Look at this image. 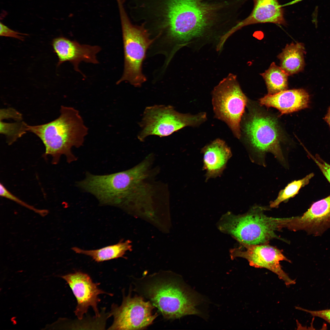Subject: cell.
Instances as JSON below:
<instances>
[{
	"instance_id": "6da1fadb",
	"label": "cell",
	"mask_w": 330,
	"mask_h": 330,
	"mask_svg": "<svg viewBox=\"0 0 330 330\" xmlns=\"http://www.w3.org/2000/svg\"><path fill=\"white\" fill-rule=\"evenodd\" d=\"M140 292L156 307L164 317L175 319L201 314L198 306L203 299L172 273H156L141 282Z\"/></svg>"
},
{
	"instance_id": "7a4b0ae2",
	"label": "cell",
	"mask_w": 330,
	"mask_h": 330,
	"mask_svg": "<svg viewBox=\"0 0 330 330\" xmlns=\"http://www.w3.org/2000/svg\"><path fill=\"white\" fill-rule=\"evenodd\" d=\"M27 130L41 140L45 148L43 156H51L53 164L57 163L63 155L68 163L76 160L72 148L82 146L88 132L79 111L64 106H61L60 115L57 119L43 124L28 125Z\"/></svg>"
},
{
	"instance_id": "3957f363",
	"label": "cell",
	"mask_w": 330,
	"mask_h": 330,
	"mask_svg": "<svg viewBox=\"0 0 330 330\" xmlns=\"http://www.w3.org/2000/svg\"><path fill=\"white\" fill-rule=\"evenodd\" d=\"M264 208L254 207L247 213L236 215L228 212L223 215L218 224L222 232L230 235L240 245L268 244L271 239L281 240L276 232L287 228L292 217L275 218L263 213Z\"/></svg>"
},
{
	"instance_id": "277c9868",
	"label": "cell",
	"mask_w": 330,
	"mask_h": 330,
	"mask_svg": "<svg viewBox=\"0 0 330 330\" xmlns=\"http://www.w3.org/2000/svg\"><path fill=\"white\" fill-rule=\"evenodd\" d=\"M147 168L142 163L128 170L99 175L87 172L76 186L90 193L100 204L116 205L124 202L138 188L147 175Z\"/></svg>"
},
{
	"instance_id": "5b68a950",
	"label": "cell",
	"mask_w": 330,
	"mask_h": 330,
	"mask_svg": "<svg viewBox=\"0 0 330 330\" xmlns=\"http://www.w3.org/2000/svg\"><path fill=\"white\" fill-rule=\"evenodd\" d=\"M117 2L122 30L124 66L122 75L116 83L125 81L140 87L146 81L142 72V64L153 40L142 26L133 24L130 21L124 7V1Z\"/></svg>"
},
{
	"instance_id": "8992f818",
	"label": "cell",
	"mask_w": 330,
	"mask_h": 330,
	"mask_svg": "<svg viewBox=\"0 0 330 330\" xmlns=\"http://www.w3.org/2000/svg\"><path fill=\"white\" fill-rule=\"evenodd\" d=\"M207 120L205 112L193 115L180 113L170 105L149 106L145 109L139 123L141 130L138 138L143 141L151 135L168 136L186 127H198Z\"/></svg>"
},
{
	"instance_id": "52a82bcc",
	"label": "cell",
	"mask_w": 330,
	"mask_h": 330,
	"mask_svg": "<svg viewBox=\"0 0 330 330\" xmlns=\"http://www.w3.org/2000/svg\"><path fill=\"white\" fill-rule=\"evenodd\" d=\"M247 101L236 76L232 74L222 80L212 93L215 117L225 122L238 139L241 137V121Z\"/></svg>"
},
{
	"instance_id": "ba28073f",
	"label": "cell",
	"mask_w": 330,
	"mask_h": 330,
	"mask_svg": "<svg viewBox=\"0 0 330 330\" xmlns=\"http://www.w3.org/2000/svg\"><path fill=\"white\" fill-rule=\"evenodd\" d=\"M240 129L244 138L259 157L270 152L284 163L280 145V132L273 117L260 112L250 113L243 117Z\"/></svg>"
},
{
	"instance_id": "9c48e42d",
	"label": "cell",
	"mask_w": 330,
	"mask_h": 330,
	"mask_svg": "<svg viewBox=\"0 0 330 330\" xmlns=\"http://www.w3.org/2000/svg\"><path fill=\"white\" fill-rule=\"evenodd\" d=\"M154 308L150 301H145L141 296L131 297L130 292L127 296H123L120 306H112L110 315L113 317L114 321L108 329H144L158 315L152 313Z\"/></svg>"
},
{
	"instance_id": "30bf717a",
	"label": "cell",
	"mask_w": 330,
	"mask_h": 330,
	"mask_svg": "<svg viewBox=\"0 0 330 330\" xmlns=\"http://www.w3.org/2000/svg\"><path fill=\"white\" fill-rule=\"evenodd\" d=\"M232 259L241 257L246 259L250 266L256 268H265L276 274L287 286L293 284L295 281L283 270L280 262L291 261L283 254L281 250L267 244L256 245H240L230 251Z\"/></svg>"
},
{
	"instance_id": "8fae6325",
	"label": "cell",
	"mask_w": 330,
	"mask_h": 330,
	"mask_svg": "<svg viewBox=\"0 0 330 330\" xmlns=\"http://www.w3.org/2000/svg\"><path fill=\"white\" fill-rule=\"evenodd\" d=\"M68 284L76 297L77 304L75 313L81 319L91 306L97 317L100 316L97 303L100 301L99 295L105 292L98 287V284L94 283L87 274L77 272L62 277Z\"/></svg>"
},
{
	"instance_id": "7c38bea8",
	"label": "cell",
	"mask_w": 330,
	"mask_h": 330,
	"mask_svg": "<svg viewBox=\"0 0 330 330\" xmlns=\"http://www.w3.org/2000/svg\"><path fill=\"white\" fill-rule=\"evenodd\" d=\"M287 228L303 230L315 236L322 235L330 228V195L313 203L302 215L293 217Z\"/></svg>"
},
{
	"instance_id": "4fadbf2b",
	"label": "cell",
	"mask_w": 330,
	"mask_h": 330,
	"mask_svg": "<svg viewBox=\"0 0 330 330\" xmlns=\"http://www.w3.org/2000/svg\"><path fill=\"white\" fill-rule=\"evenodd\" d=\"M54 52L58 59L57 66L68 61L73 65L75 70L85 76L79 69L80 63L83 61L94 64L99 63L97 55L101 50L98 46L82 44L64 37L54 38L52 42Z\"/></svg>"
},
{
	"instance_id": "5bb4252c",
	"label": "cell",
	"mask_w": 330,
	"mask_h": 330,
	"mask_svg": "<svg viewBox=\"0 0 330 330\" xmlns=\"http://www.w3.org/2000/svg\"><path fill=\"white\" fill-rule=\"evenodd\" d=\"M310 96L302 89L285 90L273 94H268L260 99V104L277 108L281 115L289 113L308 108Z\"/></svg>"
},
{
	"instance_id": "9a60e30c",
	"label": "cell",
	"mask_w": 330,
	"mask_h": 330,
	"mask_svg": "<svg viewBox=\"0 0 330 330\" xmlns=\"http://www.w3.org/2000/svg\"><path fill=\"white\" fill-rule=\"evenodd\" d=\"M203 168L206 170L207 179L219 176L225 168L232 156L230 148L223 140L217 138L202 149Z\"/></svg>"
},
{
	"instance_id": "2e32d148",
	"label": "cell",
	"mask_w": 330,
	"mask_h": 330,
	"mask_svg": "<svg viewBox=\"0 0 330 330\" xmlns=\"http://www.w3.org/2000/svg\"><path fill=\"white\" fill-rule=\"evenodd\" d=\"M254 7L249 16L237 26H244L258 23H271L285 25L284 10L277 0H252Z\"/></svg>"
},
{
	"instance_id": "e0dca14e",
	"label": "cell",
	"mask_w": 330,
	"mask_h": 330,
	"mask_svg": "<svg viewBox=\"0 0 330 330\" xmlns=\"http://www.w3.org/2000/svg\"><path fill=\"white\" fill-rule=\"evenodd\" d=\"M305 51L303 44L292 42L287 44L278 55L280 67L288 76L303 70L305 66Z\"/></svg>"
},
{
	"instance_id": "ac0fdd59",
	"label": "cell",
	"mask_w": 330,
	"mask_h": 330,
	"mask_svg": "<svg viewBox=\"0 0 330 330\" xmlns=\"http://www.w3.org/2000/svg\"><path fill=\"white\" fill-rule=\"evenodd\" d=\"M72 249L76 253L89 256L100 262L122 257L126 252L131 249V242L127 240L95 250H84L77 247Z\"/></svg>"
},
{
	"instance_id": "d6986e66",
	"label": "cell",
	"mask_w": 330,
	"mask_h": 330,
	"mask_svg": "<svg viewBox=\"0 0 330 330\" xmlns=\"http://www.w3.org/2000/svg\"><path fill=\"white\" fill-rule=\"evenodd\" d=\"M260 75L265 80L268 94H273L286 90L288 88V75L275 62Z\"/></svg>"
},
{
	"instance_id": "ffe728a7",
	"label": "cell",
	"mask_w": 330,
	"mask_h": 330,
	"mask_svg": "<svg viewBox=\"0 0 330 330\" xmlns=\"http://www.w3.org/2000/svg\"><path fill=\"white\" fill-rule=\"evenodd\" d=\"M314 175V173H310L302 179L294 181L289 183L279 192L277 198L271 202L270 207H276L282 202L288 201L291 198L293 197L298 193L301 188L309 183L310 179Z\"/></svg>"
},
{
	"instance_id": "44dd1931",
	"label": "cell",
	"mask_w": 330,
	"mask_h": 330,
	"mask_svg": "<svg viewBox=\"0 0 330 330\" xmlns=\"http://www.w3.org/2000/svg\"><path fill=\"white\" fill-rule=\"evenodd\" d=\"M28 124L22 120L12 123L0 121V133L6 137L7 142L10 145L27 131Z\"/></svg>"
},
{
	"instance_id": "7402d4cb",
	"label": "cell",
	"mask_w": 330,
	"mask_h": 330,
	"mask_svg": "<svg viewBox=\"0 0 330 330\" xmlns=\"http://www.w3.org/2000/svg\"><path fill=\"white\" fill-rule=\"evenodd\" d=\"M0 195L2 197H5L14 201L22 206L33 210L37 213H38L40 214L43 215V213H47L46 210H39L36 209L32 206L28 205L21 200L9 192L1 183L0 185Z\"/></svg>"
},
{
	"instance_id": "603a6c76",
	"label": "cell",
	"mask_w": 330,
	"mask_h": 330,
	"mask_svg": "<svg viewBox=\"0 0 330 330\" xmlns=\"http://www.w3.org/2000/svg\"><path fill=\"white\" fill-rule=\"evenodd\" d=\"M309 156L313 160L330 183V165L323 160L317 154L314 156L307 152Z\"/></svg>"
},
{
	"instance_id": "cb8c5ba5",
	"label": "cell",
	"mask_w": 330,
	"mask_h": 330,
	"mask_svg": "<svg viewBox=\"0 0 330 330\" xmlns=\"http://www.w3.org/2000/svg\"><path fill=\"white\" fill-rule=\"evenodd\" d=\"M11 119L15 120H22V114L15 109L9 108L0 110V120Z\"/></svg>"
},
{
	"instance_id": "d4e9b609",
	"label": "cell",
	"mask_w": 330,
	"mask_h": 330,
	"mask_svg": "<svg viewBox=\"0 0 330 330\" xmlns=\"http://www.w3.org/2000/svg\"><path fill=\"white\" fill-rule=\"evenodd\" d=\"M0 35L1 36L15 38L23 41L24 40V37L21 35H27L15 31L9 28L1 22H0Z\"/></svg>"
},
{
	"instance_id": "484cf974",
	"label": "cell",
	"mask_w": 330,
	"mask_h": 330,
	"mask_svg": "<svg viewBox=\"0 0 330 330\" xmlns=\"http://www.w3.org/2000/svg\"><path fill=\"white\" fill-rule=\"evenodd\" d=\"M296 308L299 310L307 312L313 316L322 318L330 324V309L319 310H312L297 307Z\"/></svg>"
},
{
	"instance_id": "4316f807",
	"label": "cell",
	"mask_w": 330,
	"mask_h": 330,
	"mask_svg": "<svg viewBox=\"0 0 330 330\" xmlns=\"http://www.w3.org/2000/svg\"><path fill=\"white\" fill-rule=\"evenodd\" d=\"M323 119L328 124L330 128V106L328 108L327 114Z\"/></svg>"
}]
</instances>
